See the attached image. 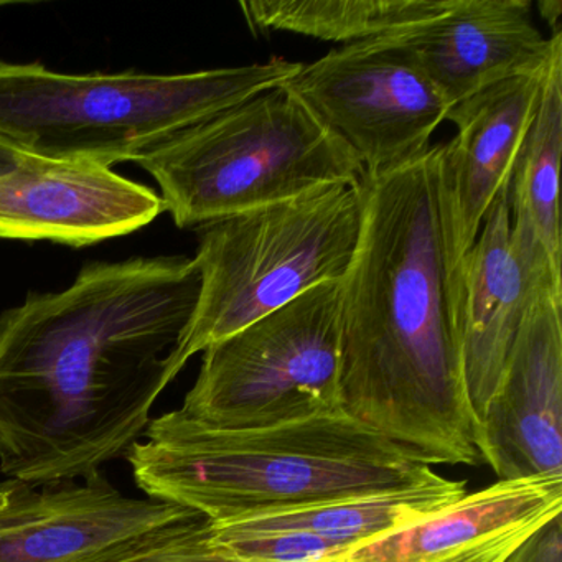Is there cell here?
<instances>
[{
  "label": "cell",
  "instance_id": "10",
  "mask_svg": "<svg viewBox=\"0 0 562 562\" xmlns=\"http://www.w3.org/2000/svg\"><path fill=\"white\" fill-rule=\"evenodd\" d=\"M475 443L498 480L562 479V291L526 315Z\"/></svg>",
  "mask_w": 562,
  "mask_h": 562
},
{
  "label": "cell",
  "instance_id": "12",
  "mask_svg": "<svg viewBox=\"0 0 562 562\" xmlns=\"http://www.w3.org/2000/svg\"><path fill=\"white\" fill-rule=\"evenodd\" d=\"M190 513L124 495L103 473L45 485L8 479L0 483V562H83Z\"/></svg>",
  "mask_w": 562,
  "mask_h": 562
},
{
  "label": "cell",
  "instance_id": "13",
  "mask_svg": "<svg viewBox=\"0 0 562 562\" xmlns=\"http://www.w3.org/2000/svg\"><path fill=\"white\" fill-rule=\"evenodd\" d=\"M529 0H457L447 14L387 35L406 48L449 111L509 78L539 75L562 45L542 37Z\"/></svg>",
  "mask_w": 562,
  "mask_h": 562
},
{
  "label": "cell",
  "instance_id": "9",
  "mask_svg": "<svg viewBox=\"0 0 562 562\" xmlns=\"http://www.w3.org/2000/svg\"><path fill=\"white\" fill-rule=\"evenodd\" d=\"M508 192L496 196L465 256L463 371L475 424L536 299L551 289L562 291L561 271L531 226L512 222Z\"/></svg>",
  "mask_w": 562,
  "mask_h": 562
},
{
  "label": "cell",
  "instance_id": "21",
  "mask_svg": "<svg viewBox=\"0 0 562 562\" xmlns=\"http://www.w3.org/2000/svg\"><path fill=\"white\" fill-rule=\"evenodd\" d=\"M24 150L19 149L14 144L9 143L5 137L0 136V179L14 172L24 159Z\"/></svg>",
  "mask_w": 562,
  "mask_h": 562
},
{
  "label": "cell",
  "instance_id": "14",
  "mask_svg": "<svg viewBox=\"0 0 562 562\" xmlns=\"http://www.w3.org/2000/svg\"><path fill=\"white\" fill-rule=\"evenodd\" d=\"M467 483L440 475L394 492L335 499L213 526L215 539L256 562L345 559L353 549L419 521L462 498Z\"/></svg>",
  "mask_w": 562,
  "mask_h": 562
},
{
  "label": "cell",
  "instance_id": "19",
  "mask_svg": "<svg viewBox=\"0 0 562 562\" xmlns=\"http://www.w3.org/2000/svg\"><path fill=\"white\" fill-rule=\"evenodd\" d=\"M83 562H256L213 538L205 518L190 513L123 539Z\"/></svg>",
  "mask_w": 562,
  "mask_h": 562
},
{
  "label": "cell",
  "instance_id": "2",
  "mask_svg": "<svg viewBox=\"0 0 562 562\" xmlns=\"http://www.w3.org/2000/svg\"><path fill=\"white\" fill-rule=\"evenodd\" d=\"M358 190L360 238L341 279V411L426 465H476L446 144L363 176Z\"/></svg>",
  "mask_w": 562,
  "mask_h": 562
},
{
  "label": "cell",
  "instance_id": "1",
  "mask_svg": "<svg viewBox=\"0 0 562 562\" xmlns=\"http://www.w3.org/2000/svg\"><path fill=\"white\" fill-rule=\"evenodd\" d=\"M200 289L186 256L93 262L0 315L2 475L90 480L126 457L187 364Z\"/></svg>",
  "mask_w": 562,
  "mask_h": 562
},
{
  "label": "cell",
  "instance_id": "16",
  "mask_svg": "<svg viewBox=\"0 0 562 562\" xmlns=\"http://www.w3.org/2000/svg\"><path fill=\"white\" fill-rule=\"evenodd\" d=\"M548 68L499 81L447 113L446 121L457 127V136L446 143V160L453 249L459 259L469 255L496 196L509 189Z\"/></svg>",
  "mask_w": 562,
  "mask_h": 562
},
{
  "label": "cell",
  "instance_id": "20",
  "mask_svg": "<svg viewBox=\"0 0 562 562\" xmlns=\"http://www.w3.org/2000/svg\"><path fill=\"white\" fill-rule=\"evenodd\" d=\"M506 562H562L561 516L546 522Z\"/></svg>",
  "mask_w": 562,
  "mask_h": 562
},
{
  "label": "cell",
  "instance_id": "7",
  "mask_svg": "<svg viewBox=\"0 0 562 562\" xmlns=\"http://www.w3.org/2000/svg\"><path fill=\"white\" fill-rule=\"evenodd\" d=\"M341 281L325 282L203 351L183 414L218 429H259L344 413Z\"/></svg>",
  "mask_w": 562,
  "mask_h": 562
},
{
  "label": "cell",
  "instance_id": "11",
  "mask_svg": "<svg viewBox=\"0 0 562 562\" xmlns=\"http://www.w3.org/2000/svg\"><path fill=\"white\" fill-rule=\"evenodd\" d=\"M164 212L159 193L91 160L25 153L0 179V239L80 248L137 232Z\"/></svg>",
  "mask_w": 562,
  "mask_h": 562
},
{
  "label": "cell",
  "instance_id": "8",
  "mask_svg": "<svg viewBox=\"0 0 562 562\" xmlns=\"http://www.w3.org/2000/svg\"><path fill=\"white\" fill-rule=\"evenodd\" d=\"M281 87L355 154L364 176L423 156L449 113L413 55L387 35L302 64Z\"/></svg>",
  "mask_w": 562,
  "mask_h": 562
},
{
  "label": "cell",
  "instance_id": "23",
  "mask_svg": "<svg viewBox=\"0 0 562 562\" xmlns=\"http://www.w3.org/2000/svg\"><path fill=\"white\" fill-rule=\"evenodd\" d=\"M318 562H345V559H328V561H318Z\"/></svg>",
  "mask_w": 562,
  "mask_h": 562
},
{
  "label": "cell",
  "instance_id": "18",
  "mask_svg": "<svg viewBox=\"0 0 562 562\" xmlns=\"http://www.w3.org/2000/svg\"><path fill=\"white\" fill-rule=\"evenodd\" d=\"M562 153V47L552 55L535 120L519 150L512 182V222L531 226L552 266L561 271L559 170Z\"/></svg>",
  "mask_w": 562,
  "mask_h": 562
},
{
  "label": "cell",
  "instance_id": "17",
  "mask_svg": "<svg viewBox=\"0 0 562 562\" xmlns=\"http://www.w3.org/2000/svg\"><path fill=\"white\" fill-rule=\"evenodd\" d=\"M457 0H255L243 14L259 32H291L350 45L426 24Z\"/></svg>",
  "mask_w": 562,
  "mask_h": 562
},
{
  "label": "cell",
  "instance_id": "24",
  "mask_svg": "<svg viewBox=\"0 0 562 562\" xmlns=\"http://www.w3.org/2000/svg\"><path fill=\"white\" fill-rule=\"evenodd\" d=\"M0 5H4V4H0Z\"/></svg>",
  "mask_w": 562,
  "mask_h": 562
},
{
  "label": "cell",
  "instance_id": "4",
  "mask_svg": "<svg viewBox=\"0 0 562 562\" xmlns=\"http://www.w3.org/2000/svg\"><path fill=\"white\" fill-rule=\"evenodd\" d=\"M302 64L183 75H65L0 61V136L32 156L136 162L180 131L291 80Z\"/></svg>",
  "mask_w": 562,
  "mask_h": 562
},
{
  "label": "cell",
  "instance_id": "3",
  "mask_svg": "<svg viewBox=\"0 0 562 562\" xmlns=\"http://www.w3.org/2000/svg\"><path fill=\"white\" fill-rule=\"evenodd\" d=\"M126 453L147 498L213 526L335 499L394 492L439 476L345 413L259 429H218L180 409L150 420Z\"/></svg>",
  "mask_w": 562,
  "mask_h": 562
},
{
  "label": "cell",
  "instance_id": "15",
  "mask_svg": "<svg viewBox=\"0 0 562 562\" xmlns=\"http://www.w3.org/2000/svg\"><path fill=\"white\" fill-rule=\"evenodd\" d=\"M561 512L562 479L498 480L353 549L345 562H506Z\"/></svg>",
  "mask_w": 562,
  "mask_h": 562
},
{
  "label": "cell",
  "instance_id": "6",
  "mask_svg": "<svg viewBox=\"0 0 562 562\" xmlns=\"http://www.w3.org/2000/svg\"><path fill=\"white\" fill-rule=\"evenodd\" d=\"M360 228L358 186H337L196 229L202 289L186 360L311 289L341 281Z\"/></svg>",
  "mask_w": 562,
  "mask_h": 562
},
{
  "label": "cell",
  "instance_id": "22",
  "mask_svg": "<svg viewBox=\"0 0 562 562\" xmlns=\"http://www.w3.org/2000/svg\"><path fill=\"white\" fill-rule=\"evenodd\" d=\"M539 12H541L542 19L549 22L551 25L552 34L562 32L561 25H559V19H561L562 4L558 0H549V2H539ZM551 34V35H552Z\"/></svg>",
  "mask_w": 562,
  "mask_h": 562
},
{
  "label": "cell",
  "instance_id": "5",
  "mask_svg": "<svg viewBox=\"0 0 562 562\" xmlns=\"http://www.w3.org/2000/svg\"><path fill=\"white\" fill-rule=\"evenodd\" d=\"M136 162L159 183L182 229L358 186L364 176L355 154L282 87L180 131Z\"/></svg>",
  "mask_w": 562,
  "mask_h": 562
}]
</instances>
